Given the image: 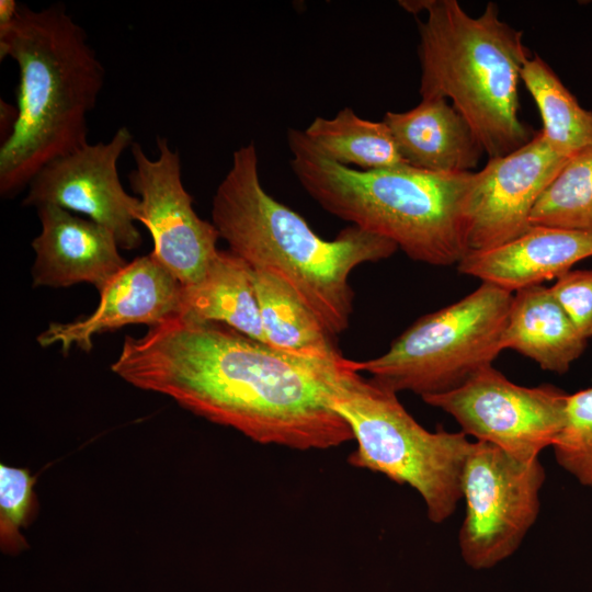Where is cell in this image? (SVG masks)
Returning a JSON list of instances; mask_svg holds the SVG:
<instances>
[{
  "instance_id": "obj_1",
  "label": "cell",
  "mask_w": 592,
  "mask_h": 592,
  "mask_svg": "<svg viewBox=\"0 0 592 592\" xmlns=\"http://www.w3.org/2000/svg\"><path fill=\"white\" fill-rule=\"evenodd\" d=\"M328 361L284 354L217 322L180 316L126 335L111 369L261 444L328 449L354 440L321 375Z\"/></svg>"
},
{
  "instance_id": "obj_2",
  "label": "cell",
  "mask_w": 592,
  "mask_h": 592,
  "mask_svg": "<svg viewBox=\"0 0 592 592\" xmlns=\"http://www.w3.org/2000/svg\"><path fill=\"white\" fill-rule=\"evenodd\" d=\"M212 220L230 251L252 270L285 282L332 335L350 325L352 271L388 259L398 249L355 226L342 229L333 240L320 238L299 214L265 192L252 141L234 151L213 197Z\"/></svg>"
},
{
  "instance_id": "obj_3",
  "label": "cell",
  "mask_w": 592,
  "mask_h": 592,
  "mask_svg": "<svg viewBox=\"0 0 592 592\" xmlns=\"http://www.w3.org/2000/svg\"><path fill=\"white\" fill-rule=\"evenodd\" d=\"M0 57L19 69L16 118L0 146V193L8 197L47 163L88 144L87 118L105 72L84 30L59 4L20 5L0 27Z\"/></svg>"
},
{
  "instance_id": "obj_4",
  "label": "cell",
  "mask_w": 592,
  "mask_h": 592,
  "mask_svg": "<svg viewBox=\"0 0 592 592\" xmlns=\"http://www.w3.org/2000/svg\"><path fill=\"white\" fill-rule=\"evenodd\" d=\"M291 167L325 210L392 241L413 261L458 264L469 251L466 208L474 172L435 173L410 166L355 170L289 129Z\"/></svg>"
},
{
  "instance_id": "obj_5",
  "label": "cell",
  "mask_w": 592,
  "mask_h": 592,
  "mask_svg": "<svg viewBox=\"0 0 592 592\" xmlns=\"http://www.w3.org/2000/svg\"><path fill=\"white\" fill-rule=\"evenodd\" d=\"M419 22L422 100H451L489 158L509 155L533 137L520 116L519 83L530 53L523 33L489 2L477 18L457 0L399 1Z\"/></svg>"
},
{
  "instance_id": "obj_6",
  "label": "cell",
  "mask_w": 592,
  "mask_h": 592,
  "mask_svg": "<svg viewBox=\"0 0 592 592\" xmlns=\"http://www.w3.org/2000/svg\"><path fill=\"white\" fill-rule=\"evenodd\" d=\"M322 378L332 408L356 441L348 463L410 486L423 499L431 522L447 520L463 499L462 471L471 444L467 435L426 430L396 392L364 378L354 361L323 365Z\"/></svg>"
},
{
  "instance_id": "obj_7",
  "label": "cell",
  "mask_w": 592,
  "mask_h": 592,
  "mask_svg": "<svg viewBox=\"0 0 592 592\" xmlns=\"http://www.w3.org/2000/svg\"><path fill=\"white\" fill-rule=\"evenodd\" d=\"M513 293L489 283L415 320L380 356L354 362L394 392L421 398L454 390L492 366L502 351Z\"/></svg>"
},
{
  "instance_id": "obj_8",
  "label": "cell",
  "mask_w": 592,
  "mask_h": 592,
  "mask_svg": "<svg viewBox=\"0 0 592 592\" xmlns=\"http://www.w3.org/2000/svg\"><path fill=\"white\" fill-rule=\"evenodd\" d=\"M545 478L539 458L521 462L493 444L471 442L462 471L466 513L458 536L466 565L490 569L517 550L538 516Z\"/></svg>"
},
{
  "instance_id": "obj_9",
  "label": "cell",
  "mask_w": 592,
  "mask_h": 592,
  "mask_svg": "<svg viewBox=\"0 0 592 592\" xmlns=\"http://www.w3.org/2000/svg\"><path fill=\"white\" fill-rule=\"evenodd\" d=\"M568 397L549 384L520 386L490 366L463 386L422 400L451 414L475 441L532 462L557 441L566 422Z\"/></svg>"
},
{
  "instance_id": "obj_10",
  "label": "cell",
  "mask_w": 592,
  "mask_h": 592,
  "mask_svg": "<svg viewBox=\"0 0 592 592\" xmlns=\"http://www.w3.org/2000/svg\"><path fill=\"white\" fill-rule=\"evenodd\" d=\"M157 147L158 157L151 159L140 144L130 146L135 166L128 180L139 200L137 221L152 238L150 255L186 286L203 277L219 250L220 236L193 208V197L182 182L180 153L161 136Z\"/></svg>"
},
{
  "instance_id": "obj_11",
  "label": "cell",
  "mask_w": 592,
  "mask_h": 592,
  "mask_svg": "<svg viewBox=\"0 0 592 592\" xmlns=\"http://www.w3.org/2000/svg\"><path fill=\"white\" fill-rule=\"evenodd\" d=\"M132 145L130 130L122 126L109 141L88 143L53 160L29 184L23 205L82 214L109 229L121 249L138 248L139 200L125 191L117 170L119 157Z\"/></svg>"
},
{
  "instance_id": "obj_12",
  "label": "cell",
  "mask_w": 592,
  "mask_h": 592,
  "mask_svg": "<svg viewBox=\"0 0 592 592\" xmlns=\"http://www.w3.org/2000/svg\"><path fill=\"white\" fill-rule=\"evenodd\" d=\"M568 159L554 151L540 132L517 150L489 158L474 172L468 195L469 250L491 249L526 232L534 205Z\"/></svg>"
},
{
  "instance_id": "obj_13",
  "label": "cell",
  "mask_w": 592,
  "mask_h": 592,
  "mask_svg": "<svg viewBox=\"0 0 592 592\" xmlns=\"http://www.w3.org/2000/svg\"><path fill=\"white\" fill-rule=\"evenodd\" d=\"M181 284L150 253L128 262L100 292L98 307L70 322H50L38 337L41 346L60 344L64 354L76 345L84 352L93 338L128 325L156 326L177 316Z\"/></svg>"
},
{
  "instance_id": "obj_14",
  "label": "cell",
  "mask_w": 592,
  "mask_h": 592,
  "mask_svg": "<svg viewBox=\"0 0 592 592\" xmlns=\"http://www.w3.org/2000/svg\"><path fill=\"white\" fill-rule=\"evenodd\" d=\"M41 232L32 241L33 287L92 284L100 293L128 262L114 235L105 227L60 207L36 208Z\"/></svg>"
},
{
  "instance_id": "obj_15",
  "label": "cell",
  "mask_w": 592,
  "mask_h": 592,
  "mask_svg": "<svg viewBox=\"0 0 592 592\" xmlns=\"http://www.w3.org/2000/svg\"><path fill=\"white\" fill-rule=\"evenodd\" d=\"M589 257H592V235L532 226L501 246L469 250L457 269L482 283L515 293L558 278Z\"/></svg>"
},
{
  "instance_id": "obj_16",
  "label": "cell",
  "mask_w": 592,
  "mask_h": 592,
  "mask_svg": "<svg viewBox=\"0 0 592 592\" xmlns=\"http://www.w3.org/2000/svg\"><path fill=\"white\" fill-rule=\"evenodd\" d=\"M383 122L402 159L415 169L473 172L486 153L467 121L445 99H426L409 111L387 112Z\"/></svg>"
},
{
  "instance_id": "obj_17",
  "label": "cell",
  "mask_w": 592,
  "mask_h": 592,
  "mask_svg": "<svg viewBox=\"0 0 592 592\" xmlns=\"http://www.w3.org/2000/svg\"><path fill=\"white\" fill-rule=\"evenodd\" d=\"M501 346L535 361L545 371L562 375L581 356L587 339L550 288L535 285L513 295Z\"/></svg>"
},
{
  "instance_id": "obj_18",
  "label": "cell",
  "mask_w": 592,
  "mask_h": 592,
  "mask_svg": "<svg viewBox=\"0 0 592 592\" xmlns=\"http://www.w3.org/2000/svg\"><path fill=\"white\" fill-rule=\"evenodd\" d=\"M177 316L223 323L266 344L252 269L230 250H218L200 281L181 285Z\"/></svg>"
},
{
  "instance_id": "obj_19",
  "label": "cell",
  "mask_w": 592,
  "mask_h": 592,
  "mask_svg": "<svg viewBox=\"0 0 592 592\" xmlns=\"http://www.w3.org/2000/svg\"><path fill=\"white\" fill-rule=\"evenodd\" d=\"M266 344L284 354L317 361L343 358L316 315L277 276L252 270Z\"/></svg>"
},
{
  "instance_id": "obj_20",
  "label": "cell",
  "mask_w": 592,
  "mask_h": 592,
  "mask_svg": "<svg viewBox=\"0 0 592 592\" xmlns=\"http://www.w3.org/2000/svg\"><path fill=\"white\" fill-rule=\"evenodd\" d=\"M304 133L325 156L345 167L382 170L409 166L388 126L364 119L351 107L331 118L316 117Z\"/></svg>"
},
{
  "instance_id": "obj_21",
  "label": "cell",
  "mask_w": 592,
  "mask_h": 592,
  "mask_svg": "<svg viewBox=\"0 0 592 592\" xmlns=\"http://www.w3.org/2000/svg\"><path fill=\"white\" fill-rule=\"evenodd\" d=\"M521 80L538 107L540 134L554 151L570 158L592 147V112L579 104L545 60L537 55L526 59Z\"/></svg>"
},
{
  "instance_id": "obj_22",
  "label": "cell",
  "mask_w": 592,
  "mask_h": 592,
  "mask_svg": "<svg viewBox=\"0 0 592 592\" xmlns=\"http://www.w3.org/2000/svg\"><path fill=\"white\" fill-rule=\"evenodd\" d=\"M530 223L592 235V147L568 159L537 200Z\"/></svg>"
},
{
  "instance_id": "obj_23",
  "label": "cell",
  "mask_w": 592,
  "mask_h": 592,
  "mask_svg": "<svg viewBox=\"0 0 592 592\" xmlns=\"http://www.w3.org/2000/svg\"><path fill=\"white\" fill-rule=\"evenodd\" d=\"M35 476L26 468L0 464V548L9 555H16L29 548L21 534L38 511L34 491Z\"/></svg>"
},
{
  "instance_id": "obj_24",
  "label": "cell",
  "mask_w": 592,
  "mask_h": 592,
  "mask_svg": "<svg viewBox=\"0 0 592 592\" xmlns=\"http://www.w3.org/2000/svg\"><path fill=\"white\" fill-rule=\"evenodd\" d=\"M553 448L558 465L592 488V387L569 395L566 422Z\"/></svg>"
},
{
  "instance_id": "obj_25",
  "label": "cell",
  "mask_w": 592,
  "mask_h": 592,
  "mask_svg": "<svg viewBox=\"0 0 592 592\" xmlns=\"http://www.w3.org/2000/svg\"><path fill=\"white\" fill-rule=\"evenodd\" d=\"M554 297L588 340L592 337V271L570 270L549 287Z\"/></svg>"
},
{
  "instance_id": "obj_26",
  "label": "cell",
  "mask_w": 592,
  "mask_h": 592,
  "mask_svg": "<svg viewBox=\"0 0 592 592\" xmlns=\"http://www.w3.org/2000/svg\"><path fill=\"white\" fill-rule=\"evenodd\" d=\"M20 4L15 0L0 1V27L10 24L19 11Z\"/></svg>"
}]
</instances>
